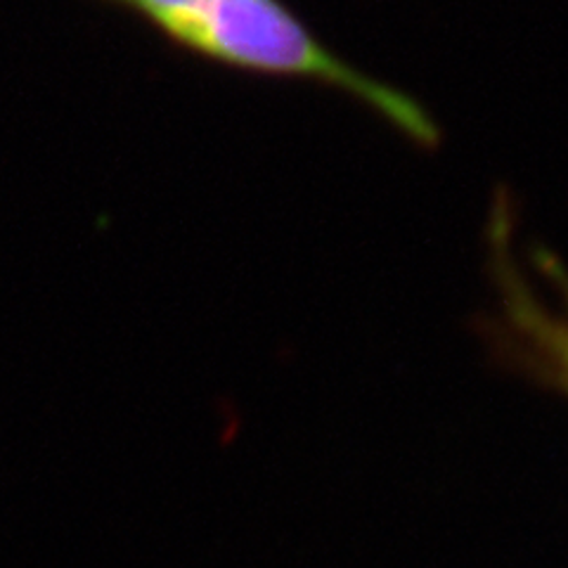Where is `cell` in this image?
<instances>
[{
	"label": "cell",
	"instance_id": "6da1fadb",
	"mask_svg": "<svg viewBox=\"0 0 568 568\" xmlns=\"http://www.w3.org/2000/svg\"><path fill=\"white\" fill-rule=\"evenodd\" d=\"M135 17L169 48L240 74L334 88L375 110L417 145L438 129L422 106L332 52L284 0H93Z\"/></svg>",
	"mask_w": 568,
	"mask_h": 568
},
{
	"label": "cell",
	"instance_id": "7a4b0ae2",
	"mask_svg": "<svg viewBox=\"0 0 568 568\" xmlns=\"http://www.w3.org/2000/svg\"><path fill=\"white\" fill-rule=\"evenodd\" d=\"M566 363H568V353H566Z\"/></svg>",
	"mask_w": 568,
	"mask_h": 568
}]
</instances>
